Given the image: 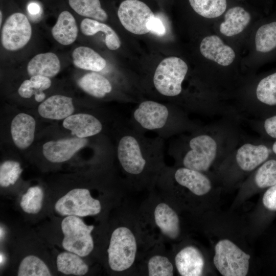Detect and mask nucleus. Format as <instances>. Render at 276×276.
Listing matches in <instances>:
<instances>
[{
	"instance_id": "dca6fc26",
	"label": "nucleus",
	"mask_w": 276,
	"mask_h": 276,
	"mask_svg": "<svg viewBox=\"0 0 276 276\" xmlns=\"http://www.w3.org/2000/svg\"><path fill=\"white\" fill-rule=\"evenodd\" d=\"M86 138L73 137L51 141L42 146L44 157L52 163H63L71 159L79 150L86 146Z\"/></svg>"
},
{
	"instance_id": "f704fd0d",
	"label": "nucleus",
	"mask_w": 276,
	"mask_h": 276,
	"mask_svg": "<svg viewBox=\"0 0 276 276\" xmlns=\"http://www.w3.org/2000/svg\"><path fill=\"white\" fill-rule=\"evenodd\" d=\"M251 125L264 139L276 140V113L263 118L249 120Z\"/></svg>"
},
{
	"instance_id": "ea45409f",
	"label": "nucleus",
	"mask_w": 276,
	"mask_h": 276,
	"mask_svg": "<svg viewBox=\"0 0 276 276\" xmlns=\"http://www.w3.org/2000/svg\"><path fill=\"white\" fill-rule=\"evenodd\" d=\"M271 148L273 154L276 155V140L272 142Z\"/></svg>"
},
{
	"instance_id": "39448f33",
	"label": "nucleus",
	"mask_w": 276,
	"mask_h": 276,
	"mask_svg": "<svg viewBox=\"0 0 276 276\" xmlns=\"http://www.w3.org/2000/svg\"><path fill=\"white\" fill-rule=\"evenodd\" d=\"M131 119L138 130L155 131L162 138L190 132L201 127L189 119L183 108L152 100L141 102L133 110Z\"/></svg>"
},
{
	"instance_id": "423d86ee",
	"label": "nucleus",
	"mask_w": 276,
	"mask_h": 276,
	"mask_svg": "<svg viewBox=\"0 0 276 276\" xmlns=\"http://www.w3.org/2000/svg\"><path fill=\"white\" fill-rule=\"evenodd\" d=\"M271 144L272 142L264 139L244 138L221 163V169H234L240 173L252 172L274 155L271 151Z\"/></svg>"
},
{
	"instance_id": "aec40b11",
	"label": "nucleus",
	"mask_w": 276,
	"mask_h": 276,
	"mask_svg": "<svg viewBox=\"0 0 276 276\" xmlns=\"http://www.w3.org/2000/svg\"><path fill=\"white\" fill-rule=\"evenodd\" d=\"M74 111L72 98L60 95L49 97L38 107V113L41 117L54 120L65 119L73 114Z\"/></svg>"
},
{
	"instance_id": "ddd939ff",
	"label": "nucleus",
	"mask_w": 276,
	"mask_h": 276,
	"mask_svg": "<svg viewBox=\"0 0 276 276\" xmlns=\"http://www.w3.org/2000/svg\"><path fill=\"white\" fill-rule=\"evenodd\" d=\"M164 243L156 244L141 255L136 273L148 276H173L175 266L167 255Z\"/></svg>"
},
{
	"instance_id": "7c9ffc66",
	"label": "nucleus",
	"mask_w": 276,
	"mask_h": 276,
	"mask_svg": "<svg viewBox=\"0 0 276 276\" xmlns=\"http://www.w3.org/2000/svg\"><path fill=\"white\" fill-rule=\"evenodd\" d=\"M191 6L199 15L214 18L222 15L226 9V0H189Z\"/></svg>"
},
{
	"instance_id": "9d476101",
	"label": "nucleus",
	"mask_w": 276,
	"mask_h": 276,
	"mask_svg": "<svg viewBox=\"0 0 276 276\" xmlns=\"http://www.w3.org/2000/svg\"><path fill=\"white\" fill-rule=\"evenodd\" d=\"M56 212L63 216L86 217L101 213V201L94 198L85 188H75L60 198L54 206Z\"/></svg>"
},
{
	"instance_id": "2f4dec72",
	"label": "nucleus",
	"mask_w": 276,
	"mask_h": 276,
	"mask_svg": "<svg viewBox=\"0 0 276 276\" xmlns=\"http://www.w3.org/2000/svg\"><path fill=\"white\" fill-rule=\"evenodd\" d=\"M257 51L267 53L276 48V22H272L260 27L255 37Z\"/></svg>"
},
{
	"instance_id": "473e14b6",
	"label": "nucleus",
	"mask_w": 276,
	"mask_h": 276,
	"mask_svg": "<svg viewBox=\"0 0 276 276\" xmlns=\"http://www.w3.org/2000/svg\"><path fill=\"white\" fill-rule=\"evenodd\" d=\"M18 276H50V269L39 258L29 255L21 261L17 272Z\"/></svg>"
},
{
	"instance_id": "c9c22d12",
	"label": "nucleus",
	"mask_w": 276,
	"mask_h": 276,
	"mask_svg": "<svg viewBox=\"0 0 276 276\" xmlns=\"http://www.w3.org/2000/svg\"><path fill=\"white\" fill-rule=\"evenodd\" d=\"M22 169L20 164L14 160H6L0 166V185L8 187L14 185L20 175Z\"/></svg>"
},
{
	"instance_id": "6ab92c4d",
	"label": "nucleus",
	"mask_w": 276,
	"mask_h": 276,
	"mask_svg": "<svg viewBox=\"0 0 276 276\" xmlns=\"http://www.w3.org/2000/svg\"><path fill=\"white\" fill-rule=\"evenodd\" d=\"M36 122L26 113L16 115L11 123V134L15 145L20 149L28 148L34 141Z\"/></svg>"
},
{
	"instance_id": "2eb2a0df",
	"label": "nucleus",
	"mask_w": 276,
	"mask_h": 276,
	"mask_svg": "<svg viewBox=\"0 0 276 276\" xmlns=\"http://www.w3.org/2000/svg\"><path fill=\"white\" fill-rule=\"evenodd\" d=\"M173 262L180 275H203L205 265L204 256L195 245H186L179 249L174 256Z\"/></svg>"
},
{
	"instance_id": "c756f323",
	"label": "nucleus",
	"mask_w": 276,
	"mask_h": 276,
	"mask_svg": "<svg viewBox=\"0 0 276 276\" xmlns=\"http://www.w3.org/2000/svg\"><path fill=\"white\" fill-rule=\"evenodd\" d=\"M252 181L259 189H267L276 183V155L270 157L255 170Z\"/></svg>"
},
{
	"instance_id": "20e7f679",
	"label": "nucleus",
	"mask_w": 276,
	"mask_h": 276,
	"mask_svg": "<svg viewBox=\"0 0 276 276\" xmlns=\"http://www.w3.org/2000/svg\"><path fill=\"white\" fill-rule=\"evenodd\" d=\"M145 250L136 211L125 207L124 217L109 237L107 249L108 267L117 274H135L140 257Z\"/></svg>"
},
{
	"instance_id": "72a5a7b5",
	"label": "nucleus",
	"mask_w": 276,
	"mask_h": 276,
	"mask_svg": "<svg viewBox=\"0 0 276 276\" xmlns=\"http://www.w3.org/2000/svg\"><path fill=\"white\" fill-rule=\"evenodd\" d=\"M43 193L38 186L29 188L22 196L20 205L22 210L28 214H36L41 209Z\"/></svg>"
},
{
	"instance_id": "1a4fd4ad",
	"label": "nucleus",
	"mask_w": 276,
	"mask_h": 276,
	"mask_svg": "<svg viewBox=\"0 0 276 276\" xmlns=\"http://www.w3.org/2000/svg\"><path fill=\"white\" fill-rule=\"evenodd\" d=\"M249 259L248 254L229 240H221L215 245L213 262L223 276L246 275Z\"/></svg>"
},
{
	"instance_id": "a211bd4d",
	"label": "nucleus",
	"mask_w": 276,
	"mask_h": 276,
	"mask_svg": "<svg viewBox=\"0 0 276 276\" xmlns=\"http://www.w3.org/2000/svg\"><path fill=\"white\" fill-rule=\"evenodd\" d=\"M201 54L206 59L222 66H228L234 60L235 53L216 35L204 38L200 44Z\"/></svg>"
},
{
	"instance_id": "f8f14e48",
	"label": "nucleus",
	"mask_w": 276,
	"mask_h": 276,
	"mask_svg": "<svg viewBox=\"0 0 276 276\" xmlns=\"http://www.w3.org/2000/svg\"><path fill=\"white\" fill-rule=\"evenodd\" d=\"M255 100L241 110L256 118L276 113V73L260 80L255 91Z\"/></svg>"
},
{
	"instance_id": "412c9836",
	"label": "nucleus",
	"mask_w": 276,
	"mask_h": 276,
	"mask_svg": "<svg viewBox=\"0 0 276 276\" xmlns=\"http://www.w3.org/2000/svg\"><path fill=\"white\" fill-rule=\"evenodd\" d=\"M53 38L60 44L68 45L77 39L78 28L73 14L67 10L61 12L52 29Z\"/></svg>"
},
{
	"instance_id": "5701e85b",
	"label": "nucleus",
	"mask_w": 276,
	"mask_h": 276,
	"mask_svg": "<svg viewBox=\"0 0 276 276\" xmlns=\"http://www.w3.org/2000/svg\"><path fill=\"white\" fill-rule=\"evenodd\" d=\"M224 18V21L220 25V32L230 37L243 31L250 21V16L243 8L236 6L227 10Z\"/></svg>"
},
{
	"instance_id": "f3484780",
	"label": "nucleus",
	"mask_w": 276,
	"mask_h": 276,
	"mask_svg": "<svg viewBox=\"0 0 276 276\" xmlns=\"http://www.w3.org/2000/svg\"><path fill=\"white\" fill-rule=\"evenodd\" d=\"M63 127L79 138H87L100 133L103 129L101 122L88 113L73 114L64 119Z\"/></svg>"
},
{
	"instance_id": "e433bc0d",
	"label": "nucleus",
	"mask_w": 276,
	"mask_h": 276,
	"mask_svg": "<svg viewBox=\"0 0 276 276\" xmlns=\"http://www.w3.org/2000/svg\"><path fill=\"white\" fill-rule=\"evenodd\" d=\"M262 203L268 211L276 212V183L267 189L262 198Z\"/></svg>"
},
{
	"instance_id": "b1692460",
	"label": "nucleus",
	"mask_w": 276,
	"mask_h": 276,
	"mask_svg": "<svg viewBox=\"0 0 276 276\" xmlns=\"http://www.w3.org/2000/svg\"><path fill=\"white\" fill-rule=\"evenodd\" d=\"M72 56L75 66L81 69L100 72L106 65L105 59L87 47L80 46L76 48L73 51Z\"/></svg>"
},
{
	"instance_id": "393cba45",
	"label": "nucleus",
	"mask_w": 276,
	"mask_h": 276,
	"mask_svg": "<svg viewBox=\"0 0 276 276\" xmlns=\"http://www.w3.org/2000/svg\"><path fill=\"white\" fill-rule=\"evenodd\" d=\"M78 84L84 92L98 99L105 97L112 89L110 81L96 72L85 74L79 79Z\"/></svg>"
},
{
	"instance_id": "4be33fe9",
	"label": "nucleus",
	"mask_w": 276,
	"mask_h": 276,
	"mask_svg": "<svg viewBox=\"0 0 276 276\" xmlns=\"http://www.w3.org/2000/svg\"><path fill=\"white\" fill-rule=\"evenodd\" d=\"M60 62L58 56L52 52L35 55L29 62L27 70L30 76L39 75L51 78L60 71Z\"/></svg>"
},
{
	"instance_id": "bb28decb",
	"label": "nucleus",
	"mask_w": 276,
	"mask_h": 276,
	"mask_svg": "<svg viewBox=\"0 0 276 276\" xmlns=\"http://www.w3.org/2000/svg\"><path fill=\"white\" fill-rule=\"evenodd\" d=\"M51 84V80L48 77L33 76L30 79L22 82L18 89V93L24 98H30L34 95L36 101L42 102L45 98L43 91L50 88Z\"/></svg>"
},
{
	"instance_id": "4c0bfd02",
	"label": "nucleus",
	"mask_w": 276,
	"mask_h": 276,
	"mask_svg": "<svg viewBox=\"0 0 276 276\" xmlns=\"http://www.w3.org/2000/svg\"><path fill=\"white\" fill-rule=\"evenodd\" d=\"M150 31L158 35L162 36L165 34L166 29L161 20L156 17L153 18L148 25Z\"/></svg>"
},
{
	"instance_id": "c85d7f7f",
	"label": "nucleus",
	"mask_w": 276,
	"mask_h": 276,
	"mask_svg": "<svg viewBox=\"0 0 276 276\" xmlns=\"http://www.w3.org/2000/svg\"><path fill=\"white\" fill-rule=\"evenodd\" d=\"M70 8L83 17L104 22L108 14L102 8L100 0H67Z\"/></svg>"
},
{
	"instance_id": "58836bf2",
	"label": "nucleus",
	"mask_w": 276,
	"mask_h": 276,
	"mask_svg": "<svg viewBox=\"0 0 276 276\" xmlns=\"http://www.w3.org/2000/svg\"><path fill=\"white\" fill-rule=\"evenodd\" d=\"M28 9L30 13L35 14L39 11L40 7L36 3H31L29 5Z\"/></svg>"
},
{
	"instance_id": "9b49d317",
	"label": "nucleus",
	"mask_w": 276,
	"mask_h": 276,
	"mask_svg": "<svg viewBox=\"0 0 276 276\" xmlns=\"http://www.w3.org/2000/svg\"><path fill=\"white\" fill-rule=\"evenodd\" d=\"M118 18L125 29L136 35L150 32L148 25L155 17L151 9L139 0H125L118 10Z\"/></svg>"
},
{
	"instance_id": "0eeeda50",
	"label": "nucleus",
	"mask_w": 276,
	"mask_h": 276,
	"mask_svg": "<svg viewBox=\"0 0 276 276\" xmlns=\"http://www.w3.org/2000/svg\"><path fill=\"white\" fill-rule=\"evenodd\" d=\"M188 70V65L182 59L174 56L165 58L154 72L153 77L154 87L163 96H178L182 92V84Z\"/></svg>"
},
{
	"instance_id": "a19ab883",
	"label": "nucleus",
	"mask_w": 276,
	"mask_h": 276,
	"mask_svg": "<svg viewBox=\"0 0 276 276\" xmlns=\"http://www.w3.org/2000/svg\"><path fill=\"white\" fill-rule=\"evenodd\" d=\"M2 18H3V12L2 10L0 11V25L1 26L2 23Z\"/></svg>"
},
{
	"instance_id": "a878e982",
	"label": "nucleus",
	"mask_w": 276,
	"mask_h": 276,
	"mask_svg": "<svg viewBox=\"0 0 276 276\" xmlns=\"http://www.w3.org/2000/svg\"><path fill=\"white\" fill-rule=\"evenodd\" d=\"M82 33L86 36H92L98 32L105 34V42L107 48L110 50L118 49L121 42L116 32L108 25L95 19L86 18L80 24Z\"/></svg>"
},
{
	"instance_id": "6e6552de",
	"label": "nucleus",
	"mask_w": 276,
	"mask_h": 276,
	"mask_svg": "<svg viewBox=\"0 0 276 276\" xmlns=\"http://www.w3.org/2000/svg\"><path fill=\"white\" fill-rule=\"evenodd\" d=\"M61 226L64 236L62 245L64 249L81 257H86L93 251V225H87L79 217L67 216L62 220Z\"/></svg>"
},
{
	"instance_id": "7ed1b4c3",
	"label": "nucleus",
	"mask_w": 276,
	"mask_h": 276,
	"mask_svg": "<svg viewBox=\"0 0 276 276\" xmlns=\"http://www.w3.org/2000/svg\"><path fill=\"white\" fill-rule=\"evenodd\" d=\"M150 192L136 211L145 249L158 243L176 241L181 233L179 216L173 204L154 190Z\"/></svg>"
},
{
	"instance_id": "cd10ccee",
	"label": "nucleus",
	"mask_w": 276,
	"mask_h": 276,
	"mask_svg": "<svg viewBox=\"0 0 276 276\" xmlns=\"http://www.w3.org/2000/svg\"><path fill=\"white\" fill-rule=\"evenodd\" d=\"M57 269L65 274L83 275L88 271V266L79 255L70 251L59 254L56 259Z\"/></svg>"
},
{
	"instance_id": "4468645a",
	"label": "nucleus",
	"mask_w": 276,
	"mask_h": 276,
	"mask_svg": "<svg viewBox=\"0 0 276 276\" xmlns=\"http://www.w3.org/2000/svg\"><path fill=\"white\" fill-rule=\"evenodd\" d=\"M32 36V27L27 16L15 12L5 20L1 31V42L8 51H16L24 47Z\"/></svg>"
},
{
	"instance_id": "f257e3e1",
	"label": "nucleus",
	"mask_w": 276,
	"mask_h": 276,
	"mask_svg": "<svg viewBox=\"0 0 276 276\" xmlns=\"http://www.w3.org/2000/svg\"><path fill=\"white\" fill-rule=\"evenodd\" d=\"M243 139L229 119L201 126L180 137L173 146L172 154L178 166L206 173L215 164L222 163Z\"/></svg>"
},
{
	"instance_id": "f03ea898",
	"label": "nucleus",
	"mask_w": 276,
	"mask_h": 276,
	"mask_svg": "<svg viewBox=\"0 0 276 276\" xmlns=\"http://www.w3.org/2000/svg\"><path fill=\"white\" fill-rule=\"evenodd\" d=\"M163 140L144 137L133 126L125 127L117 142V157L125 175V186L151 191L162 169Z\"/></svg>"
}]
</instances>
